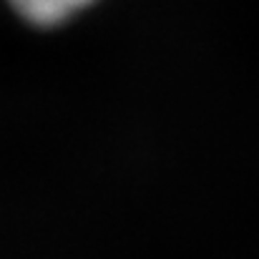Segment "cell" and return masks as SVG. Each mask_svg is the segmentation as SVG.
Wrapping results in <instances>:
<instances>
[{"mask_svg": "<svg viewBox=\"0 0 259 259\" xmlns=\"http://www.w3.org/2000/svg\"><path fill=\"white\" fill-rule=\"evenodd\" d=\"M93 0H10V5L35 25H56Z\"/></svg>", "mask_w": 259, "mask_h": 259, "instance_id": "cell-1", "label": "cell"}]
</instances>
